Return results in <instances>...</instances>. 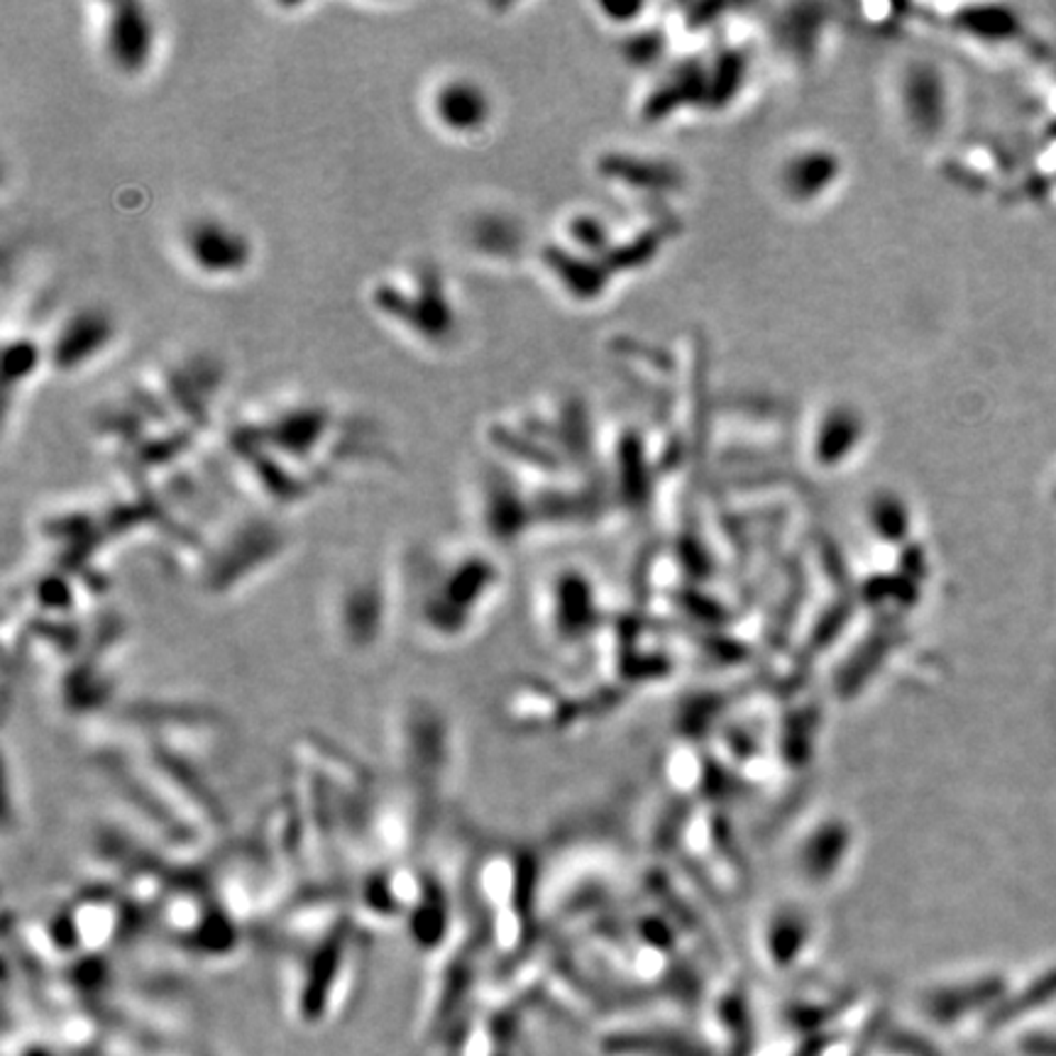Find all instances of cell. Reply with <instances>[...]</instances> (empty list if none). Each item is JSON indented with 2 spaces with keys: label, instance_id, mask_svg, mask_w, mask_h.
<instances>
[{
  "label": "cell",
  "instance_id": "30bf717a",
  "mask_svg": "<svg viewBox=\"0 0 1056 1056\" xmlns=\"http://www.w3.org/2000/svg\"><path fill=\"white\" fill-rule=\"evenodd\" d=\"M42 359V351L32 341L20 338L16 343H10L6 347V357H3V377H6V387L10 389L13 384L26 382L28 377L34 375Z\"/></svg>",
  "mask_w": 1056,
  "mask_h": 1056
},
{
  "label": "cell",
  "instance_id": "5b68a950",
  "mask_svg": "<svg viewBox=\"0 0 1056 1056\" xmlns=\"http://www.w3.org/2000/svg\"><path fill=\"white\" fill-rule=\"evenodd\" d=\"M182 247L191 267L211 280L240 277L252 264L250 237L215 215L191 221L182 233Z\"/></svg>",
  "mask_w": 1056,
  "mask_h": 1056
},
{
  "label": "cell",
  "instance_id": "277c9868",
  "mask_svg": "<svg viewBox=\"0 0 1056 1056\" xmlns=\"http://www.w3.org/2000/svg\"><path fill=\"white\" fill-rule=\"evenodd\" d=\"M372 302L384 316L402 323L404 328H409L428 343L448 341L455 331L450 296L434 264H424L422 270H416V282L412 290H402V286L392 282L377 284Z\"/></svg>",
  "mask_w": 1056,
  "mask_h": 1056
},
{
  "label": "cell",
  "instance_id": "ba28073f",
  "mask_svg": "<svg viewBox=\"0 0 1056 1056\" xmlns=\"http://www.w3.org/2000/svg\"><path fill=\"white\" fill-rule=\"evenodd\" d=\"M115 338V321L103 308L87 306L77 311L50 347V363L59 372H74L93 363Z\"/></svg>",
  "mask_w": 1056,
  "mask_h": 1056
},
{
  "label": "cell",
  "instance_id": "9c48e42d",
  "mask_svg": "<svg viewBox=\"0 0 1056 1056\" xmlns=\"http://www.w3.org/2000/svg\"><path fill=\"white\" fill-rule=\"evenodd\" d=\"M326 428V414L321 409H294L270 426V438L282 453L292 458H306Z\"/></svg>",
  "mask_w": 1056,
  "mask_h": 1056
},
{
  "label": "cell",
  "instance_id": "52a82bcc",
  "mask_svg": "<svg viewBox=\"0 0 1056 1056\" xmlns=\"http://www.w3.org/2000/svg\"><path fill=\"white\" fill-rule=\"evenodd\" d=\"M430 113L436 125L455 138H473L491 120V99L479 81L450 77L440 81L430 95Z\"/></svg>",
  "mask_w": 1056,
  "mask_h": 1056
},
{
  "label": "cell",
  "instance_id": "6da1fadb",
  "mask_svg": "<svg viewBox=\"0 0 1056 1056\" xmlns=\"http://www.w3.org/2000/svg\"><path fill=\"white\" fill-rule=\"evenodd\" d=\"M501 585L499 566L483 550L422 560L402 578L404 619L426 648H460L495 617Z\"/></svg>",
  "mask_w": 1056,
  "mask_h": 1056
},
{
  "label": "cell",
  "instance_id": "3957f363",
  "mask_svg": "<svg viewBox=\"0 0 1056 1056\" xmlns=\"http://www.w3.org/2000/svg\"><path fill=\"white\" fill-rule=\"evenodd\" d=\"M326 619L333 641L345 653H375L387 633L404 619L402 578L387 580L382 575H365L343 582L331 597Z\"/></svg>",
  "mask_w": 1056,
  "mask_h": 1056
},
{
  "label": "cell",
  "instance_id": "8992f818",
  "mask_svg": "<svg viewBox=\"0 0 1056 1056\" xmlns=\"http://www.w3.org/2000/svg\"><path fill=\"white\" fill-rule=\"evenodd\" d=\"M101 50L105 62L123 77H140L158 50V28L148 6L115 3L105 10Z\"/></svg>",
  "mask_w": 1056,
  "mask_h": 1056
},
{
  "label": "cell",
  "instance_id": "7a4b0ae2",
  "mask_svg": "<svg viewBox=\"0 0 1056 1056\" xmlns=\"http://www.w3.org/2000/svg\"><path fill=\"white\" fill-rule=\"evenodd\" d=\"M389 751L399 783L434 810L455 785L460 741L450 714L424 698L404 700L389 719Z\"/></svg>",
  "mask_w": 1056,
  "mask_h": 1056
}]
</instances>
